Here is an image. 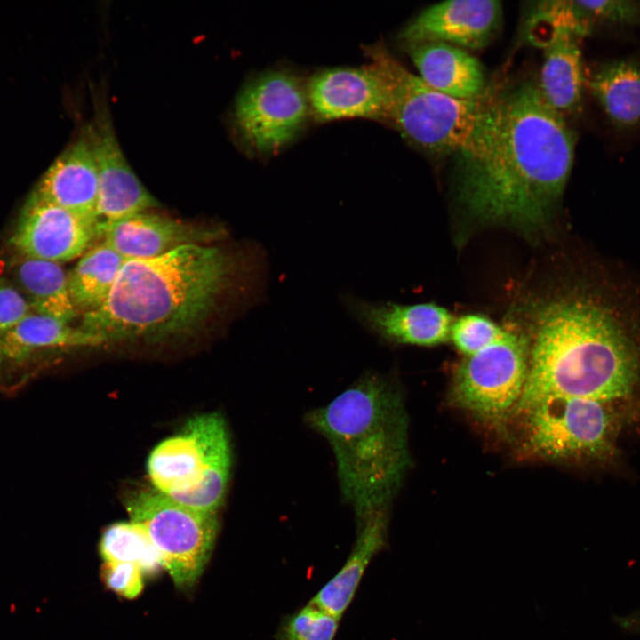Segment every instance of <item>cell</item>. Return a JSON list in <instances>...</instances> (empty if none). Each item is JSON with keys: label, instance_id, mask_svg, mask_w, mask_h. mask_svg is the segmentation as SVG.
I'll return each mask as SVG.
<instances>
[{"label": "cell", "instance_id": "cell-1", "mask_svg": "<svg viewBox=\"0 0 640 640\" xmlns=\"http://www.w3.org/2000/svg\"><path fill=\"white\" fill-rule=\"evenodd\" d=\"M516 413L548 396L623 406L640 391V285L610 263L538 312Z\"/></svg>", "mask_w": 640, "mask_h": 640}, {"label": "cell", "instance_id": "cell-13", "mask_svg": "<svg viewBox=\"0 0 640 640\" xmlns=\"http://www.w3.org/2000/svg\"><path fill=\"white\" fill-rule=\"evenodd\" d=\"M96 158L99 188L94 216L96 237L109 224L157 207L129 165L106 111L90 126Z\"/></svg>", "mask_w": 640, "mask_h": 640}, {"label": "cell", "instance_id": "cell-26", "mask_svg": "<svg viewBox=\"0 0 640 640\" xmlns=\"http://www.w3.org/2000/svg\"><path fill=\"white\" fill-rule=\"evenodd\" d=\"M100 552L104 562L133 564L144 574H154L163 567L148 535L131 521L108 526L101 536Z\"/></svg>", "mask_w": 640, "mask_h": 640}, {"label": "cell", "instance_id": "cell-16", "mask_svg": "<svg viewBox=\"0 0 640 640\" xmlns=\"http://www.w3.org/2000/svg\"><path fill=\"white\" fill-rule=\"evenodd\" d=\"M220 227L198 225L143 212L107 226L98 237L125 260L151 259L188 244L223 238Z\"/></svg>", "mask_w": 640, "mask_h": 640}, {"label": "cell", "instance_id": "cell-3", "mask_svg": "<svg viewBox=\"0 0 640 640\" xmlns=\"http://www.w3.org/2000/svg\"><path fill=\"white\" fill-rule=\"evenodd\" d=\"M236 267L227 251L200 244L125 260L106 301L83 314L79 327L104 344L158 342L193 334L231 287Z\"/></svg>", "mask_w": 640, "mask_h": 640}, {"label": "cell", "instance_id": "cell-2", "mask_svg": "<svg viewBox=\"0 0 640 640\" xmlns=\"http://www.w3.org/2000/svg\"><path fill=\"white\" fill-rule=\"evenodd\" d=\"M574 151V133L536 82L500 91L493 144L480 157L457 158L458 199L478 220L538 230L562 199Z\"/></svg>", "mask_w": 640, "mask_h": 640}, {"label": "cell", "instance_id": "cell-22", "mask_svg": "<svg viewBox=\"0 0 640 640\" xmlns=\"http://www.w3.org/2000/svg\"><path fill=\"white\" fill-rule=\"evenodd\" d=\"M580 39L562 33L544 48L538 86L548 104L563 116L578 114L582 106L584 72Z\"/></svg>", "mask_w": 640, "mask_h": 640}, {"label": "cell", "instance_id": "cell-5", "mask_svg": "<svg viewBox=\"0 0 640 640\" xmlns=\"http://www.w3.org/2000/svg\"><path fill=\"white\" fill-rule=\"evenodd\" d=\"M367 65L383 87L390 123L410 142L434 155L477 158L493 144L499 128L500 91L477 100L438 92L404 68L381 43L364 46Z\"/></svg>", "mask_w": 640, "mask_h": 640}, {"label": "cell", "instance_id": "cell-17", "mask_svg": "<svg viewBox=\"0 0 640 640\" xmlns=\"http://www.w3.org/2000/svg\"><path fill=\"white\" fill-rule=\"evenodd\" d=\"M346 304L364 327L389 343L432 347L450 338L452 316L434 303H377L348 297Z\"/></svg>", "mask_w": 640, "mask_h": 640}, {"label": "cell", "instance_id": "cell-15", "mask_svg": "<svg viewBox=\"0 0 640 640\" xmlns=\"http://www.w3.org/2000/svg\"><path fill=\"white\" fill-rule=\"evenodd\" d=\"M306 91L310 115L317 122L353 117L388 122L383 87L368 66L318 72L309 79Z\"/></svg>", "mask_w": 640, "mask_h": 640}, {"label": "cell", "instance_id": "cell-25", "mask_svg": "<svg viewBox=\"0 0 640 640\" xmlns=\"http://www.w3.org/2000/svg\"><path fill=\"white\" fill-rule=\"evenodd\" d=\"M593 20L577 1H540L531 7L524 27L526 40L545 48L557 35L571 33L580 38L590 34Z\"/></svg>", "mask_w": 640, "mask_h": 640}, {"label": "cell", "instance_id": "cell-30", "mask_svg": "<svg viewBox=\"0 0 640 640\" xmlns=\"http://www.w3.org/2000/svg\"><path fill=\"white\" fill-rule=\"evenodd\" d=\"M143 572L133 564L105 562L102 577L108 588L125 598L137 597L143 587Z\"/></svg>", "mask_w": 640, "mask_h": 640}, {"label": "cell", "instance_id": "cell-28", "mask_svg": "<svg viewBox=\"0 0 640 640\" xmlns=\"http://www.w3.org/2000/svg\"><path fill=\"white\" fill-rule=\"evenodd\" d=\"M504 330L484 316L469 314L453 321L449 340L468 356L495 342L502 336Z\"/></svg>", "mask_w": 640, "mask_h": 640}, {"label": "cell", "instance_id": "cell-20", "mask_svg": "<svg viewBox=\"0 0 640 640\" xmlns=\"http://www.w3.org/2000/svg\"><path fill=\"white\" fill-rule=\"evenodd\" d=\"M8 270L11 281L7 282L23 295L32 313L69 324L77 316L68 274L60 263L17 253Z\"/></svg>", "mask_w": 640, "mask_h": 640}, {"label": "cell", "instance_id": "cell-12", "mask_svg": "<svg viewBox=\"0 0 640 640\" xmlns=\"http://www.w3.org/2000/svg\"><path fill=\"white\" fill-rule=\"evenodd\" d=\"M95 237L92 223L33 191L21 209L10 244L18 254L60 263L83 255Z\"/></svg>", "mask_w": 640, "mask_h": 640}, {"label": "cell", "instance_id": "cell-10", "mask_svg": "<svg viewBox=\"0 0 640 640\" xmlns=\"http://www.w3.org/2000/svg\"><path fill=\"white\" fill-rule=\"evenodd\" d=\"M309 115L306 86L285 71H270L252 79L238 94L234 112L242 139L261 154L289 143Z\"/></svg>", "mask_w": 640, "mask_h": 640}, {"label": "cell", "instance_id": "cell-23", "mask_svg": "<svg viewBox=\"0 0 640 640\" xmlns=\"http://www.w3.org/2000/svg\"><path fill=\"white\" fill-rule=\"evenodd\" d=\"M588 84L617 129L632 128L640 123V61L604 62L591 74Z\"/></svg>", "mask_w": 640, "mask_h": 640}, {"label": "cell", "instance_id": "cell-31", "mask_svg": "<svg viewBox=\"0 0 640 640\" xmlns=\"http://www.w3.org/2000/svg\"><path fill=\"white\" fill-rule=\"evenodd\" d=\"M31 312L23 295L10 283L0 280V334L12 328Z\"/></svg>", "mask_w": 640, "mask_h": 640}, {"label": "cell", "instance_id": "cell-4", "mask_svg": "<svg viewBox=\"0 0 640 640\" xmlns=\"http://www.w3.org/2000/svg\"><path fill=\"white\" fill-rule=\"evenodd\" d=\"M306 422L329 443L343 500L356 523L388 511L408 465L406 419L398 390L368 373Z\"/></svg>", "mask_w": 640, "mask_h": 640}, {"label": "cell", "instance_id": "cell-8", "mask_svg": "<svg viewBox=\"0 0 640 640\" xmlns=\"http://www.w3.org/2000/svg\"><path fill=\"white\" fill-rule=\"evenodd\" d=\"M130 521L141 528L179 588L191 587L212 554L219 521L216 513L180 504L153 489H142L125 500Z\"/></svg>", "mask_w": 640, "mask_h": 640}, {"label": "cell", "instance_id": "cell-19", "mask_svg": "<svg viewBox=\"0 0 640 640\" xmlns=\"http://www.w3.org/2000/svg\"><path fill=\"white\" fill-rule=\"evenodd\" d=\"M406 50L419 76L433 89L462 100H477L487 92L481 64L464 49L428 42Z\"/></svg>", "mask_w": 640, "mask_h": 640}, {"label": "cell", "instance_id": "cell-9", "mask_svg": "<svg viewBox=\"0 0 640 640\" xmlns=\"http://www.w3.org/2000/svg\"><path fill=\"white\" fill-rule=\"evenodd\" d=\"M528 360L525 337L505 328L499 340L466 356L458 367L452 389L456 404L484 423L504 427L523 395Z\"/></svg>", "mask_w": 640, "mask_h": 640}, {"label": "cell", "instance_id": "cell-6", "mask_svg": "<svg viewBox=\"0 0 640 640\" xmlns=\"http://www.w3.org/2000/svg\"><path fill=\"white\" fill-rule=\"evenodd\" d=\"M230 438L216 412L190 419L150 452L147 470L157 492L189 508L216 513L225 499L232 462Z\"/></svg>", "mask_w": 640, "mask_h": 640}, {"label": "cell", "instance_id": "cell-14", "mask_svg": "<svg viewBox=\"0 0 640 640\" xmlns=\"http://www.w3.org/2000/svg\"><path fill=\"white\" fill-rule=\"evenodd\" d=\"M501 20L499 1H445L422 11L405 26L399 38L405 45L438 42L476 50L491 43Z\"/></svg>", "mask_w": 640, "mask_h": 640}, {"label": "cell", "instance_id": "cell-24", "mask_svg": "<svg viewBox=\"0 0 640 640\" xmlns=\"http://www.w3.org/2000/svg\"><path fill=\"white\" fill-rule=\"evenodd\" d=\"M124 262L103 242L82 255L68 274L70 297L78 313L94 311L106 301Z\"/></svg>", "mask_w": 640, "mask_h": 640}, {"label": "cell", "instance_id": "cell-18", "mask_svg": "<svg viewBox=\"0 0 640 640\" xmlns=\"http://www.w3.org/2000/svg\"><path fill=\"white\" fill-rule=\"evenodd\" d=\"M98 188V167L88 126L52 162L34 191L94 226Z\"/></svg>", "mask_w": 640, "mask_h": 640}, {"label": "cell", "instance_id": "cell-7", "mask_svg": "<svg viewBox=\"0 0 640 640\" xmlns=\"http://www.w3.org/2000/svg\"><path fill=\"white\" fill-rule=\"evenodd\" d=\"M623 406L570 396H548L524 416L530 451L554 460H606L615 450Z\"/></svg>", "mask_w": 640, "mask_h": 640}, {"label": "cell", "instance_id": "cell-27", "mask_svg": "<svg viewBox=\"0 0 640 640\" xmlns=\"http://www.w3.org/2000/svg\"><path fill=\"white\" fill-rule=\"evenodd\" d=\"M340 618L308 603L284 620L278 640H333Z\"/></svg>", "mask_w": 640, "mask_h": 640}, {"label": "cell", "instance_id": "cell-29", "mask_svg": "<svg viewBox=\"0 0 640 640\" xmlns=\"http://www.w3.org/2000/svg\"><path fill=\"white\" fill-rule=\"evenodd\" d=\"M593 21L634 24L640 21L639 1H577Z\"/></svg>", "mask_w": 640, "mask_h": 640}, {"label": "cell", "instance_id": "cell-11", "mask_svg": "<svg viewBox=\"0 0 640 640\" xmlns=\"http://www.w3.org/2000/svg\"><path fill=\"white\" fill-rule=\"evenodd\" d=\"M104 342L71 324L30 313L0 334V392L16 391L35 377L59 348L95 347Z\"/></svg>", "mask_w": 640, "mask_h": 640}, {"label": "cell", "instance_id": "cell-21", "mask_svg": "<svg viewBox=\"0 0 640 640\" xmlns=\"http://www.w3.org/2000/svg\"><path fill=\"white\" fill-rule=\"evenodd\" d=\"M388 511L378 512L357 524L355 545L340 571L310 603L340 618L351 604L370 562L384 547Z\"/></svg>", "mask_w": 640, "mask_h": 640}, {"label": "cell", "instance_id": "cell-32", "mask_svg": "<svg viewBox=\"0 0 640 640\" xmlns=\"http://www.w3.org/2000/svg\"><path fill=\"white\" fill-rule=\"evenodd\" d=\"M614 621L625 632L640 636V610L616 616Z\"/></svg>", "mask_w": 640, "mask_h": 640}]
</instances>
